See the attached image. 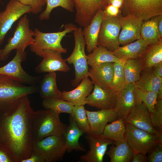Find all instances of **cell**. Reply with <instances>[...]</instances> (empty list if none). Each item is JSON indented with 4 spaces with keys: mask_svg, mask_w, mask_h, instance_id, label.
I'll use <instances>...</instances> for the list:
<instances>
[{
    "mask_svg": "<svg viewBox=\"0 0 162 162\" xmlns=\"http://www.w3.org/2000/svg\"><path fill=\"white\" fill-rule=\"evenodd\" d=\"M150 117L153 126L162 129V99L157 100L154 111L150 113Z\"/></svg>",
    "mask_w": 162,
    "mask_h": 162,
    "instance_id": "cell-39",
    "label": "cell"
},
{
    "mask_svg": "<svg viewBox=\"0 0 162 162\" xmlns=\"http://www.w3.org/2000/svg\"><path fill=\"white\" fill-rule=\"evenodd\" d=\"M31 7L19 0H10L5 10L0 12V46L13 24L23 15L31 12Z\"/></svg>",
    "mask_w": 162,
    "mask_h": 162,
    "instance_id": "cell-11",
    "label": "cell"
},
{
    "mask_svg": "<svg viewBox=\"0 0 162 162\" xmlns=\"http://www.w3.org/2000/svg\"><path fill=\"white\" fill-rule=\"evenodd\" d=\"M0 162H13L8 153L0 148Z\"/></svg>",
    "mask_w": 162,
    "mask_h": 162,
    "instance_id": "cell-45",
    "label": "cell"
},
{
    "mask_svg": "<svg viewBox=\"0 0 162 162\" xmlns=\"http://www.w3.org/2000/svg\"><path fill=\"white\" fill-rule=\"evenodd\" d=\"M94 85L92 92L86 98V104L100 110L114 109L117 94L110 88Z\"/></svg>",
    "mask_w": 162,
    "mask_h": 162,
    "instance_id": "cell-16",
    "label": "cell"
},
{
    "mask_svg": "<svg viewBox=\"0 0 162 162\" xmlns=\"http://www.w3.org/2000/svg\"><path fill=\"white\" fill-rule=\"evenodd\" d=\"M76 9L75 22L81 27L88 26L97 12L104 9L107 3L104 0H72Z\"/></svg>",
    "mask_w": 162,
    "mask_h": 162,
    "instance_id": "cell-14",
    "label": "cell"
},
{
    "mask_svg": "<svg viewBox=\"0 0 162 162\" xmlns=\"http://www.w3.org/2000/svg\"><path fill=\"white\" fill-rule=\"evenodd\" d=\"M38 86L23 85L14 78L0 74V113L24 97L38 92Z\"/></svg>",
    "mask_w": 162,
    "mask_h": 162,
    "instance_id": "cell-3",
    "label": "cell"
},
{
    "mask_svg": "<svg viewBox=\"0 0 162 162\" xmlns=\"http://www.w3.org/2000/svg\"><path fill=\"white\" fill-rule=\"evenodd\" d=\"M135 88L134 84H128L121 92L117 94L114 110L118 118L124 120L135 105Z\"/></svg>",
    "mask_w": 162,
    "mask_h": 162,
    "instance_id": "cell-20",
    "label": "cell"
},
{
    "mask_svg": "<svg viewBox=\"0 0 162 162\" xmlns=\"http://www.w3.org/2000/svg\"><path fill=\"white\" fill-rule=\"evenodd\" d=\"M162 99V86L157 93V100Z\"/></svg>",
    "mask_w": 162,
    "mask_h": 162,
    "instance_id": "cell-50",
    "label": "cell"
},
{
    "mask_svg": "<svg viewBox=\"0 0 162 162\" xmlns=\"http://www.w3.org/2000/svg\"><path fill=\"white\" fill-rule=\"evenodd\" d=\"M124 120L125 124H130L138 128L155 134L156 128L152 123L150 113L146 106L142 102L136 101L134 106Z\"/></svg>",
    "mask_w": 162,
    "mask_h": 162,
    "instance_id": "cell-18",
    "label": "cell"
},
{
    "mask_svg": "<svg viewBox=\"0 0 162 162\" xmlns=\"http://www.w3.org/2000/svg\"><path fill=\"white\" fill-rule=\"evenodd\" d=\"M135 94L136 101L141 102L144 103L149 112L152 113L157 102V93L143 91L135 86Z\"/></svg>",
    "mask_w": 162,
    "mask_h": 162,
    "instance_id": "cell-38",
    "label": "cell"
},
{
    "mask_svg": "<svg viewBox=\"0 0 162 162\" xmlns=\"http://www.w3.org/2000/svg\"><path fill=\"white\" fill-rule=\"evenodd\" d=\"M123 0H109L108 3L119 9L123 4Z\"/></svg>",
    "mask_w": 162,
    "mask_h": 162,
    "instance_id": "cell-48",
    "label": "cell"
},
{
    "mask_svg": "<svg viewBox=\"0 0 162 162\" xmlns=\"http://www.w3.org/2000/svg\"><path fill=\"white\" fill-rule=\"evenodd\" d=\"M34 111L26 96L0 113V148L8 153L13 162H21L34 152Z\"/></svg>",
    "mask_w": 162,
    "mask_h": 162,
    "instance_id": "cell-1",
    "label": "cell"
},
{
    "mask_svg": "<svg viewBox=\"0 0 162 162\" xmlns=\"http://www.w3.org/2000/svg\"><path fill=\"white\" fill-rule=\"evenodd\" d=\"M121 31L118 37L120 45L124 46L140 38V31L144 21L142 19L132 15L119 17Z\"/></svg>",
    "mask_w": 162,
    "mask_h": 162,
    "instance_id": "cell-17",
    "label": "cell"
},
{
    "mask_svg": "<svg viewBox=\"0 0 162 162\" xmlns=\"http://www.w3.org/2000/svg\"><path fill=\"white\" fill-rule=\"evenodd\" d=\"M62 53L57 51L50 49L43 51V60L35 68L37 73L60 71L67 72L70 68L66 63V59L62 58Z\"/></svg>",
    "mask_w": 162,
    "mask_h": 162,
    "instance_id": "cell-15",
    "label": "cell"
},
{
    "mask_svg": "<svg viewBox=\"0 0 162 162\" xmlns=\"http://www.w3.org/2000/svg\"><path fill=\"white\" fill-rule=\"evenodd\" d=\"M84 106H74L70 114L79 128L86 134L90 132V126Z\"/></svg>",
    "mask_w": 162,
    "mask_h": 162,
    "instance_id": "cell-37",
    "label": "cell"
},
{
    "mask_svg": "<svg viewBox=\"0 0 162 162\" xmlns=\"http://www.w3.org/2000/svg\"><path fill=\"white\" fill-rule=\"evenodd\" d=\"M104 0L107 3H108V2L109 1V0Z\"/></svg>",
    "mask_w": 162,
    "mask_h": 162,
    "instance_id": "cell-52",
    "label": "cell"
},
{
    "mask_svg": "<svg viewBox=\"0 0 162 162\" xmlns=\"http://www.w3.org/2000/svg\"><path fill=\"white\" fill-rule=\"evenodd\" d=\"M60 114L50 109L34 111L32 127L34 141L52 135H63L68 125L61 121Z\"/></svg>",
    "mask_w": 162,
    "mask_h": 162,
    "instance_id": "cell-2",
    "label": "cell"
},
{
    "mask_svg": "<svg viewBox=\"0 0 162 162\" xmlns=\"http://www.w3.org/2000/svg\"><path fill=\"white\" fill-rule=\"evenodd\" d=\"M121 30L119 17L117 16H111L105 13L100 26L98 45L113 52L120 45L118 37Z\"/></svg>",
    "mask_w": 162,
    "mask_h": 162,
    "instance_id": "cell-9",
    "label": "cell"
},
{
    "mask_svg": "<svg viewBox=\"0 0 162 162\" xmlns=\"http://www.w3.org/2000/svg\"><path fill=\"white\" fill-rule=\"evenodd\" d=\"M73 33L75 40L74 48L70 56L65 59L68 64H72L74 66L75 78L72 81L71 84L76 87L82 79L89 77V68L85 51L86 44L82 28H77L73 31Z\"/></svg>",
    "mask_w": 162,
    "mask_h": 162,
    "instance_id": "cell-5",
    "label": "cell"
},
{
    "mask_svg": "<svg viewBox=\"0 0 162 162\" xmlns=\"http://www.w3.org/2000/svg\"><path fill=\"white\" fill-rule=\"evenodd\" d=\"M160 38H162V15L154 17Z\"/></svg>",
    "mask_w": 162,
    "mask_h": 162,
    "instance_id": "cell-46",
    "label": "cell"
},
{
    "mask_svg": "<svg viewBox=\"0 0 162 162\" xmlns=\"http://www.w3.org/2000/svg\"><path fill=\"white\" fill-rule=\"evenodd\" d=\"M142 70L151 68L162 63V40L153 44L148 45L145 51L138 59Z\"/></svg>",
    "mask_w": 162,
    "mask_h": 162,
    "instance_id": "cell-28",
    "label": "cell"
},
{
    "mask_svg": "<svg viewBox=\"0 0 162 162\" xmlns=\"http://www.w3.org/2000/svg\"><path fill=\"white\" fill-rule=\"evenodd\" d=\"M114 74V63L106 62L91 67L88 76L93 84L110 88Z\"/></svg>",
    "mask_w": 162,
    "mask_h": 162,
    "instance_id": "cell-22",
    "label": "cell"
},
{
    "mask_svg": "<svg viewBox=\"0 0 162 162\" xmlns=\"http://www.w3.org/2000/svg\"><path fill=\"white\" fill-rule=\"evenodd\" d=\"M94 86L89 77H85L73 90L69 91H63L61 99L71 103L74 106L85 105L86 98L91 93Z\"/></svg>",
    "mask_w": 162,
    "mask_h": 162,
    "instance_id": "cell-21",
    "label": "cell"
},
{
    "mask_svg": "<svg viewBox=\"0 0 162 162\" xmlns=\"http://www.w3.org/2000/svg\"><path fill=\"white\" fill-rule=\"evenodd\" d=\"M156 128V133L157 142L158 143H162V129L159 128Z\"/></svg>",
    "mask_w": 162,
    "mask_h": 162,
    "instance_id": "cell-49",
    "label": "cell"
},
{
    "mask_svg": "<svg viewBox=\"0 0 162 162\" xmlns=\"http://www.w3.org/2000/svg\"><path fill=\"white\" fill-rule=\"evenodd\" d=\"M126 127L124 120L119 118L107 124L101 135L114 141H123L125 138Z\"/></svg>",
    "mask_w": 162,
    "mask_h": 162,
    "instance_id": "cell-31",
    "label": "cell"
},
{
    "mask_svg": "<svg viewBox=\"0 0 162 162\" xmlns=\"http://www.w3.org/2000/svg\"><path fill=\"white\" fill-rule=\"evenodd\" d=\"M34 35V31L29 28V20L26 14L18 21L13 37L8 40L7 43L2 49L0 60H7L13 50L25 51L27 46L33 43Z\"/></svg>",
    "mask_w": 162,
    "mask_h": 162,
    "instance_id": "cell-6",
    "label": "cell"
},
{
    "mask_svg": "<svg viewBox=\"0 0 162 162\" xmlns=\"http://www.w3.org/2000/svg\"><path fill=\"white\" fill-rule=\"evenodd\" d=\"M42 104L45 109L51 110L59 114L65 113L70 114L74 106L70 102L54 98H43Z\"/></svg>",
    "mask_w": 162,
    "mask_h": 162,
    "instance_id": "cell-35",
    "label": "cell"
},
{
    "mask_svg": "<svg viewBox=\"0 0 162 162\" xmlns=\"http://www.w3.org/2000/svg\"><path fill=\"white\" fill-rule=\"evenodd\" d=\"M22 4L30 6L31 8V12L36 14L40 13L43 7L46 4V0H19Z\"/></svg>",
    "mask_w": 162,
    "mask_h": 162,
    "instance_id": "cell-41",
    "label": "cell"
},
{
    "mask_svg": "<svg viewBox=\"0 0 162 162\" xmlns=\"http://www.w3.org/2000/svg\"><path fill=\"white\" fill-rule=\"evenodd\" d=\"M147 157V162H162V143L157 142Z\"/></svg>",
    "mask_w": 162,
    "mask_h": 162,
    "instance_id": "cell-40",
    "label": "cell"
},
{
    "mask_svg": "<svg viewBox=\"0 0 162 162\" xmlns=\"http://www.w3.org/2000/svg\"><path fill=\"white\" fill-rule=\"evenodd\" d=\"M55 72L48 73L39 81L38 91L43 98L61 99L62 92L58 88Z\"/></svg>",
    "mask_w": 162,
    "mask_h": 162,
    "instance_id": "cell-26",
    "label": "cell"
},
{
    "mask_svg": "<svg viewBox=\"0 0 162 162\" xmlns=\"http://www.w3.org/2000/svg\"><path fill=\"white\" fill-rule=\"evenodd\" d=\"M145 21L141 26L140 38L148 45L155 44L161 40L159 36L154 17Z\"/></svg>",
    "mask_w": 162,
    "mask_h": 162,
    "instance_id": "cell-32",
    "label": "cell"
},
{
    "mask_svg": "<svg viewBox=\"0 0 162 162\" xmlns=\"http://www.w3.org/2000/svg\"><path fill=\"white\" fill-rule=\"evenodd\" d=\"M121 7L125 16H134L144 21L162 15V0H123Z\"/></svg>",
    "mask_w": 162,
    "mask_h": 162,
    "instance_id": "cell-8",
    "label": "cell"
},
{
    "mask_svg": "<svg viewBox=\"0 0 162 162\" xmlns=\"http://www.w3.org/2000/svg\"><path fill=\"white\" fill-rule=\"evenodd\" d=\"M148 45L140 38L135 42L119 46L113 53L120 60L137 59L143 53Z\"/></svg>",
    "mask_w": 162,
    "mask_h": 162,
    "instance_id": "cell-25",
    "label": "cell"
},
{
    "mask_svg": "<svg viewBox=\"0 0 162 162\" xmlns=\"http://www.w3.org/2000/svg\"><path fill=\"white\" fill-rule=\"evenodd\" d=\"M21 162H45L43 159L37 152L34 151L30 157L22 160Z\"/></svg>",
    "mask_w": 162,
    "mask_h": 162,
    "instance_id": "cell-43",
    "label": "cell"
},
{
    "mask_svg": "<svg viewBox=\"0 0 162 162\" xmlns=\"http://www.w3.org/2000/svg\"><path fill=\"white\" fill-rule=\"evenodd\" d=\"M106 154L110 162H130L133 157V150L128 144L125 137L123 142L114 141Z\"/></svg>",
    "mask_w": 162,
    "mask_h": 162,
    "instance_id": "cell-27",
    "label": "cell"
},
{
    "mask_svg": "<svg viewBox=\"0 0 162 162\" xmlns=\"http://www.w3.org/2000/svg\"><path fill=\"white\" fill-rule=\"evenodd\" d=\"M26 55L25 51L16 50V54L12 59L0 67V74L13 77L22 84L35 85L39 82L41 76L30 75L22 68L21 63L25 60Z\"/></svg>",
    "mask_w": 162,
    "mask_h": 162,
    "instance_id": "cell-12",
    "label": "cell"
},
{
    "mask_svg": "<svg viewBox=\"0 0 162 162\" xmlns=\"http://www.w3.org/2000/svg\"><path fill=\"white\" fill-rule=\"evenodd\" d=\"M87 58L88 64L91 67L105 63H114L120 60L113 54L112 52L99 45L87 55Z\"/></svg>",
    "mask_w": 162,
    "mask_h": 162,
    "instance_id": "cell-30",
    "label": "cell"
},
{
    "mask_svg": "<svg viewBox=\"0 0 162 162\" xmlns=\"http://www.w3.org/2000/svg\"><path fill=\"white\" fill-rule=\"evenodd\" d=\"M134 84L136 87L142 90L157 93L162 86V77L155 75L151 68L145 69Z\"/></svg>",
    "mask_w": 162,
    "mask_h": 162,
    "instance_id": "cell-29",
    "label": "cell"
},
{
    "mask_svg": "<svg viewBox=\"0 0 162 162\" xmlns=\"http://www.w3.org/2000/svg\"><path fill=\"white\" fill-rule=\"evenodd\" d=\"M125 137L133 150L134 154L141 153L146 155L157 142L156 135L138 128L129 124H125Z\"/></svg>",
    "mask_w": 162,
    "mask_h": 162,
    "instance_id": "cell-10",
    "label": "cell"
},
{
    "mask_svg": "<svg viewBox=\"0 0 162 162\" xmlns=\"http://www.w3.org/2000/svg\"><path fill=\"white\" fill-rule=\"evenodd\" d=\"M77 28L70 23L66 25L64 29L61 32L44 33L37 28H35L34 42L29 46L30 50L36 55L42 57L43 50L47 49L54 50L62 53H66L67 49L62 47L61 41L67 33L73 32Z\"/></svg>",
    "mask_w": 162,
    "mask_h": 162,
    "instance_id": "cell-4",
    "label": "cell"
},
{
    "mask_svg": "<svg viewBox=\"0 0 162 162\" xmlns=\"http://www.w3.org/2000/svg\"><path fill=\"white\" fill-rule=\"evenodd\" d=\"M104 9L105 13L109 16H116L119 12V8L109 4Z\"/></svg>",
    "mask_w": 162,
    "mask_h": 162,
    "instance_id": "cell-42",
    "label": "cell"
},
{
    "mask_svg": "<svg viewBox=\"0 0 162 162\" xmlns=\"http://www.w3.org/2000/svg\"><path fill=\"white\" fill-rule=\"evenodd\" d=\"M33 150L45 162L62 160L67 152L65 138L63 135H52L35 141Z\"/></svg>",
    "mask_w": 162,
    "mask_h": 162,
    "instance_id": "cell-7",
    "label": "cell"
},
{
    "mask_svg": "<svg viewBox=\"0 0 162 162\" xmlns=\"http://www.w3.org/2000/svg\"><path fill=\"white\" fill-rule=\"evenodd\" d=\"M151 68L152 72L155 75L162 77V63L156 64Z\"/></svg>",
    "mask_w": 162,
    "mask_h": 162,
    "instance_id": "cell-47",
    "label": "cell"
},
{
    "mask_svg": "<svg viewBox=\"0 0 162 162\" xmlns=\"http://www.w3.org/2000/svg\"><path fill=\"white\" fill-rule=\"evenodd\" d=\"M90 126V132L98 134H102L108 122L118 118L114 109H103L95 111L86 110Z\"/></svg>",
    "mask_w": 162,
    "mask_h": 162,
    "instance_id": "cell-19",
    "label": "cell"
},
{
    "mask_svg": "<svg viewBox=\"0 0 162 162\" xmlns=\"http://www.w3.org/2000/svg\"><path fill=\"white\" fill-rule=\"evenodd\" d=\"M1 52H2V49H0V57L1 56Z\"/></svg>",
    "mask_w": 162,
    "mask_h": 162,
    "instance_id": "cell-51",
    "label": "cell"
},
{
    "mask_svg": "<svg viewBox=\"0 0 162 162\" xmlns=\"http://www.w3.org/2000/svg\"><path fill=\"white\" fill-rule=\"evenodd\" d=\"M46 4L45 9L39 16L41 20H49L51 11L56 8L60 7L68 11L72 12L74 7L72 0H46Z\"/></svg>",
    "mask_w": 162,
    "mask_h": 162,
    "instance_id": "cell-36",
    "label": "cell"
},
{
    "mask_svg": "<svg viewBox=\"0 0 162 162\" xmlns=\"http://www.w3.org/2000/svg\"><path fill=\"white\" fill-rule=\"evenodd\" d=\"M84 134L78 127L72 116L70 114L69 124L63 134L68 152L74 150L77 152H85L86 151L84 146L79 142L80 138Z\"/></svg>",
    "mask_w": 162,
    "mask_h": 162,
    "instance_id": "cell-24",
    "label": "cell"
},
{
    "mask_svg": "<svg viewBox=\"0 0 162 162\" xmlns=\"http://www.w3.org/2000/svg\"><path fill=\"white\" fill-rule=\"evenodd\" d=\"M105 14L104 9L99 10L90 23L83 28V33L87 50L89 53L98 45V39L101 23Z\"/></svg>",
    "mask_w": 162,
    "mask_h": 162,
    "instance_id": "cell-23",
    "label": "cell"
},
{
    "mask_svg": "<svg viewBox=\"0 0 162 162\" xmlns=\"http://www.w3.org/2000/svg\"><path fill=\"white\" fill-rule=\"evenodd\" d=\"M123 69L126 85L134 84L139 79L142 70L141 66L137 59L125 60Z\"/></svg>",
    "mask_w": 162,
    "mask_h": 162,
    "instance_id": "cell-33",
    "label": "cell"
},
{
    "mask_svg": "<svg viewBox=\"0 0 162 162\" xmlns=\"http://www.w3.org/2000/svg\"><path fill=\"white\" fill-rule=\"evenodd\" d=\"M89 150L80 158V162H102L108 146L112 144L114 141L106 138L101 134L90 132L85 136Z\"/></svg>",
    "mask_w": 162,
    "mask_h": 162,
    "instance_id": "cell-13",
    "label": "cell"
},
{
    "mask_svg": "<svg viewBox=\"0 0 162 162\" xmlns=\"http://www.w3.org/2000/svg\"><path fill=\"white\" fill-rule=\"evenodd\" d=\"M132 162H147V158L146 155L141 153L134 154L131 160Z\"/></svg>",
    "mask_w": 162,
    "mask_h": 162,
    "instance_id": "cell-44",
    "label": "cell"
},
{
    "mask_svg": "<svg viewBox=\"0 0 162 162\" xmlns=\"http://www.w3.org/2000/svg\"><path fill=\"white\" fill-rule=\"evenodd\" d=\"M125 60H120L114 63V74L110 88L118 94L126 85L124 72Z\"/></svg>",
    "mask_w": 162,
    "mask_h": 162,
    "instance_id": "cell-34",
    "label": "cell"
}]
</instances>
